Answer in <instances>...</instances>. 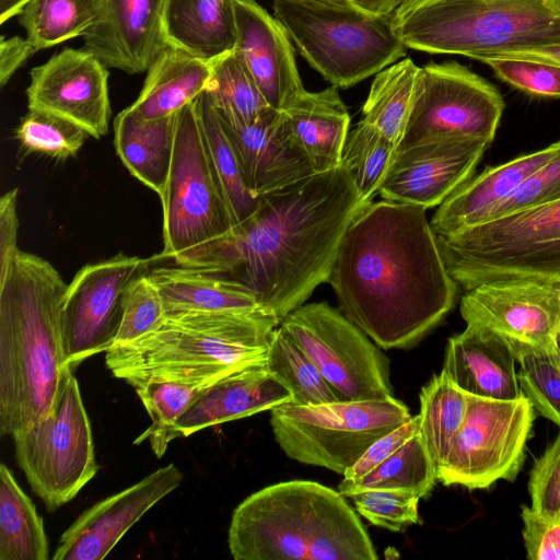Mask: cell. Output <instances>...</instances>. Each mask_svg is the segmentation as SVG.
<instances>
[{
	"label": "cell",
	"instance_id": "5b68a950",
	"mask_svg": "<svg viewBox=\"0 0 560 560\" xmlns=\"http://www.w3.org/2000/svg\"><path fill=\"white\" fill-rule=\"evenodd\" d=\"M280 320L266 311L168 313L151 334L106 352L113 375L218 381L266 363Z\"/></svg>",
	"mask_w": 560,
	"mask_h": 560
},
{
	"label": "cell",
	"instance_id": "d6986e66",
	"mask_svg": "<svg viewBox=\"0 0 560 560\" xmlns=\"http://www.w3.org/2000/svg\"><path fill=\"white\" fill-rule=\"evenodd\" d=\"M184 476L173 464L107 497L81 513L61 535L54 560H102L153 505L173 492Z\"/></svg>",
	"mask_w": 560,
	"mask_h": 560
},
{
	"label": "cell",
	"instance_id": "cb8c5ba5",
	"mask_svg": "<svg viewBox=\"0 0 560 560\" xmlns=\"http://www.w3.org/2000/svg\"><path fill=\"white\" fill-rule=\"evenodd\" d=\"M288 388L267 369L255 364L203 388L177 420L175 429L187 438L198 431L271 410L291 402Z\"/></svg>",
	"mask_w": 560,
	"mask_h": 560
},
{
	"label": "cell",
	"instance_id": "ac0fdd59",
	"mask_svg": "<svg viewBox=\"0 0 560 560\" xmlns=\"http://www.w3.org/2000/svg\"><path fill=\"white\" fill-rule=\"evenodd\" d=\"M107 67L86 48L67 47L31 70L28 109H42L82 127L90 137L108 133Z\"/></svg>",
	"mask_w": 560,
	"mask_h": 560
},
{
	"label": "cell",
	"instance_id": "c3c4849f",
	"mask_svg": "<svg viewBox=\"0 0 560 560\" xmlns=\"http://www.w3.org/2000/svg\"><path fill=\"white\" fill-rule=\"evenodd\" d=\"M523 539L529 560H560V512L544 514L522 505Z\"/></svg>",
	"mask_w": 560,
	"mask_h": 560
},
{
	"label": "cell",
	"instance_id": "d590c367",
	"mask_svg": "<svg viewBox=\"0 0 560 560\" xmlns=\"http://www.w3.org/2000/svg\"><path fill=\"white\" fill-rule=\"evenodd\" d=\"M438 480V467L428 452L420 431L398 451L355 482L338 486L343 497L366 489L402 490L427 497Z\"/></svg>",
	"mask_w": 560,
	"mask_h": 560
},
{
	"label": "cell",
	"instance_id": "9c48e42d",
	"mask_svg": "<svg viewBox=\"0 0 560 560\" xmlns=\"http://www.w3.org/2000/svg\"><path fill=\"white\" fill-rule=\"evenodd\" d=\"M195 101L178 112L172 165L160 197L164 241L161 255L182 266L234 228Z\"/></svg>",
	"mask_w": 560,
	"mask_h": 560
},
{
	"label": "cell",
	"instance_id": "4dcf8cb0",
	"mask_svg": "<svg viewBox=\"0 0 560 560\" xmlns=\"http://www.w3.org/2000/svg\"><path fill=\"white\" fill-rule=\"evenodd\" d=\"M133 387L149 413L152 423L135 444L148 440L156 457L161 458L168 444L179 438L175 425L198 394L217 381L186 377H137L126 381Z\"/></svg>",
	"mask_w": 560,
	"mask_h": 560
},
{
	"label": "cell",
	"instance_id": "8fae6325",
	"mask_svg": "<svg viewBox=\"0 0 560 560\" xmlns=\"http://www.w3.org/2000/svg\"><path fill=\"white\" fill-rule=\"evenodd\" d=\"M12 438L18 465L48 512L74 499L98 471L91 423L72 370L49 416Z\"/></svg>",
	"mask_w": 560,
	"mask_h": 560
},
{
	"label": "cell",
	"instance_id": "7bdbcfd3",
	"mask_svg": "<svg viewBox=\"0 0 560 560\" xmlns=\"http://www.w3.org/2000/svg\"><path fill=\"white\" fill-rule=\"evenodd\" d=\"M357 511L375 526L402 532L410 525L420 524L418 511L420 498L411 492L389 489H366L354 492Z\"/></svg>",
	"mask_w": 560,
	"mask_h": 560
},
{
	"label": "cell",
	"instance_id": "d4e9b609",
	"mask_svg": "<svg viewBox=\"0 0 560 560\" xmlns=\"http://www.w3.org/2000/svg\"><path fill=\"white\" fill-rule=\"evenodd\" d=\"M559 152L560 140L541 150L486 168L439 206L430 221L432 230L436 235H450L485 222L494 208Z\"/></svg>",
	"mask_w": 560,
	"mask_h": 560
},
{
	"label": "cell",
	"instance_id": "ba28073f",
	"mask_svg": "<svg viewBox=\"0 0 560 560\" xmlns=\"http://www.w3.org/2000/svg\"><path fill=\"white\" fill-rule=\"evenodd\" d=\"M272 8L300 54L332 86L350 88L406 55L395 12L373 15L307 0H273Z\"/></svg>",
	"mask_w": 560,
	"mask_h": 560
},
{
	"label": "cell",
	"instance_id": "b9f144b4",
	"mask_svg": "<svg viewBox=\"0 0 560 560\" xmlns=\"http://www.w3.org/2000/svg\"><path fill=\"white\" fill-rule=\"evenodd\" d=\"M89 136L79 125L42 109H28L15 131L25 151L56 160L74 156Z\"/></svg>",
	"mask_w": 560,
	"mask_h": 560
},
{
	"label": "cell",
	"instance_id": "74e56055",
	"mask_svg": "<svg viewBox=\"0 0 560 560\" xmlns=\"http://www.w3.org/2000/svg\"><path fill=\"white\" fill-rule=\"evenodd\" d=\"M266 366L291 393L293 404L340 401L314 362L280 325L273 331Z\"/></svg>",
	"mask_w": 560,
	"mask_h": 560
},
{
	"label": "cell",
	"instance_id": "9a60e30c",
	"mask_svg": "<svg viewBox=\"0 0 560 560\" xmlns=\"http://www.w3.org/2000/svg\"><path fill=\"white\" fill-rule=\"evenodd\" d=\"M151 259L119 253L83 266L68 284L62 310L66 363L72 370L112 349L130 285L148 272Z\"/></svg>",
	"mask_w": 560,
	"mask_h": 560
},
{
	"label": "cell",
	"instance_id": "bcb514c9",
	"mask_svg": "<svg viewBox=\"0 0 560 560\" xmlns=\"http://www.w3.org/2000/svg\"><path fill=\"white\" fill-rule=\"evenodd\" d=\"M560 199V152L532 174L508 199L494 208L488 219Z\"/></svg>",
	"mask_w": 560,
	"mask_h": 560
},
{
	"label": "cell",
	"instance_id": "ffe728a7",
	"mask_svg": "<svg viewBox=\"0 0 560 560\" xmlns=\"http://www.w3.org/2000/svg\"><path fill=\"white\" fill-rule=\"evenodd\" d=\"M218 117L255 198L314 175L289 136L282 110L268 107L249 121Z\"/></svg>",
	"mask_w": 560,
	"mask_h": 560
},
{
	"label": "cell",
	"instance_id": "9f6ffc18",
	"mask_svg": "<svg viewBox=\"0 0 560 560\" xmlns=\"http://www.w3.org/2000/svg\"><path fill=\"white\" fill-rule=\"evenodd\" d=\"M307 1H315L328 5H335V7H352L354 8L348 0H307Z\"/></svg>",
	"mask_w": 560,
	"mask_h": 560
},
{
	"label": "cell",
	"instance_id": "484cf974",
	"mask_svg": "<svg viewBox=\"0 0 560 560\" xmlns=\"http://www.w3.org/2000/svg\"><path fill=\"white\" fill-rule=\"evenodd\" d=\"M282 112L293 144L314 174L341 165L350 116L336 86L305 90Z\"/></svg>",
	"mask_w": 560,
	"mask_h": 560
},
{
	"label": "cell",
	"instance_id": "6da1fadb",
	"mask_svg": "<svg viewBox=\"0 0 560 560\" xmlns=\"http://www.w3.org/2000/svg\"><path fill=\"white\" fill-rule=\"evenodd\" d=\"M427 209L365 202L348 225L328 279L343 315L382 349H409L454 307L458 285Z\"/></svg>",
	"mask_w": 560,
	"mask_h": 560
},
{
	"label": "cell",
	"instance_id": "e575fe53",
	"mask_svg": "<svg viewBox=\"0 0 560 560\" xmlns=\"http://www.w3.org/2000/svg\"><path fill=\"white\" fill-rule=\"evenodd\" d=\"M419 400L420 434L439 468L464 422L468 395L441 371L421 388Z\"/></svg>",
	"mask_w": 560,
	"mask_h": 560
},
{
	"label": "cell",
	"instance_id": "7402d4cb",
	"mask_svg": "<svg viewBox=\"0 0 560 560\" xmlns=\"http://www.w3.org/2000/svg\"><path fill=\"white\" fill-rule=\"evenodd\" d=\"M164 0H107L96 23L83 35L84 48L107 68L147 72L166 48L162 30Z\"/></svg>",
	"mask_w": 560,
	"mask_h": 560
},
{
	"label": "cell",
	"instance_id": "681fc988",
	"mask_svg": "<svg viewBox=\"0 0 560 560\" xmlns=\"http://www.w3.org/2000/svg\"><path fill=\"white\" fill-rule=\"evenodd\" d=\"M419 431V415L411 416L404 424L376 440L357 463L343 474L341 482L351 483L358 481L398 451Z\"/></svg>",
	"mask_w": 560,
	"mask_h": 560
},
{
	"label": "cell",
	"instance_id": "e0dca14e",
	"mask_svg": "<svg viewBox=\"0 0 560 560\" xmlns=\"http://www.w3.org/2000/svg\"><path fill=\"white\" fill-rule=\"evenodd\" d=\"M460 314L467 325L489 328L509 341L556 350L560 284L526 280L485 283L465 291Z\"/></svg>",
	"mask_w": 560,
	"mask_h": 560
},
{
	"label": "cell",
	"instance_id": "d6a6232c",
	"mask_svg": "<svg viewBox=\"0 0 560 560\" xmlns=\"http://www.w3.org/2000/svg\"><path fill=\"white\" fill-rule=\"evenodd\" d=\"M420 67L410 58L376 73L362 107V121L400 144L416 97Z\"/></svg>",
	"mask_w": 560,
	"mask_h": 560
},
{
	"label": "cell",
	"instance_id": "83f0119b",
	"mask_svg": "<svg viewBox=\"0 0 560 560\" xmlns=\"http://www.w3.org/2000/svg\"><path fill=\"white\" fill-rule=\"evenodd\" d=\"M147 276L160 293L166 314L265 311L244 285L200 268L159 267Z\"/></svg>",
	"mask_w": 560,
	"mask_h": 560
},
{
	"label": "cell",
	"instance_id": "52a82bcc",
	"mask_svg": "<svg viewBox=\"0 0 560 560\" xmlns=\"http://www.w3.org/2000/svg\"><path fill=\"white\" fill-rule=\"evenodd\" d=\"M436 237L464 291L513 280L560 284V199Z\"/></svg>",
	"mask_w": 560,
	"mask_h": 560
},
{
	"label": "cell",
	"instance_id": "816d5d0a",
	"mask_svg": "<svg viewBox=\"0 0 560 560\" xmlns=\"http://www.w3.org/2000/svg\"><path fill=\"white\" fill-rule=\"evenodd\" d=\"M37 50L25 37H1L0 83L4 86L12 74Z\"/></svg>",
	"mask_w": 560,
	"mask_h": 560
},
{
	"label": "cell",
	"instance_id": "1f68e13d",
	"mask_svg": "<svg viewBox=\"0 0 560 560\" xmlns=\"http://www.w3.org/2000/svg\"><path fill=\"white\" fill-rule=\"evenodd\" d=\"M44 521L10 468L0 466V560H48Z\"/></svg>",
	"mask_w": 560,
	"mask_h": 560
},
{
	"label": "cell",
	"instance_id": "4fadbf2b",
	"mask_svg": "<svg viewBox=\"0 0 560 560\" xmlns=\"http://www.w3.org/2000/svg\"><path fill=\"white\" fill-rule=\"evenodd\" d=\"M280 326L340 401L393 397L388 358L342 312L325 302L302 304Z\"/></svg>",
	"mask_w": 560,
	"mask_h": 560
},
{
	"label": "cell",
	"instance_id": "3957f363",
	"mask_svg": "<svg viewBox=\"0 0 560 560\" xmlns=\"http://www.w3.org/2000/svg\"><path fill=\"white\" fill-rule=\"evenodd\" d=\"M68 284L46 259L19 250L0 282V432L51 412L69 370L62 341Z\"/></svg>",
	"mask_w": 560,
	"mask_h": 560
},
{
	"label": "cell",
	"instance_id": "680465c9",
	"mask_svg": "<svg viewBox=\"0 0 560 560\" xmlns=\"http://www.w3.org/2000/svg\"><path fill=\"white\" fill-rule=\"evenodd\" d=\"M556 351L560 357V328H559V330L557 332V337H556Z\"/></svg>",
	"mask_w": 560,
	"mask_h": 560
},
{
	"label": "cell",
	"instance_id": "8992f818",
	"mask_svg": "<svg viewBox=\"0 0 560 560\" xmlns=\"http://www.w3.org/2000/svg\"><path fill=\"white\" fill-rule=\"evenodd\" d=\"M394 23L407 48L474 59L560 44V0H425Z\"/></svg>",
	"mask_w": 560,
	"mask_h": 560
},
{
	"label": "cell",
	"instance_id": "603a6c76",
	"mask_svg": "<svg viewBox=\"0 0 560 560\" xmlns=\"http://www.w3.org/2000/svg\"><path fill=\"white\" fill-rule=\"evenodd\" d=\"M515 352L508 339L477 325H466L445 347L443 368L466 394L511 400L522 397Z\"/></svg>",
	"mask_w": 560,
	"mask_h": 560
},
{
	"label": "cell",
	"instance_id": "f5cc1de1",
	"mask_svg": "<svg viewBox=\"0 0 560 560\" xmlns=\"http://www.w3.org/2000/svg\"><path fill=\"white\" fill-rule=\"evenodd\" d=\"M486 56H489V55H486ZM490 57L530 59V60L546 61L549 63H555V65L560 66V44L505 51V52H500V54H495V55H490Z\"/></svg>",
	"mask_w": 560,
	"mask_h": 560
},
{
	"label": "cell",
	"instance_id": "ab89813d",
	"mask_svg": "<svg viewBox=\"0 0 560 560\" xmlns=\"http://www.w3.org/2000/svg\"><path fill=\"white\" fill-rule=\"evenodd\" d=\"M207 93L218 115L232 121H249L270 107L235 50L213 60Z\"/></svg>",
	"mask_w": 560,
	"mask_h": 560
},
{
	"label": "cell",
	"instance_id": "db71d44e",
	"mask_svg": "<svg viewBox=\"0 0 560 560\" xmlns=\"http://www.w3.org/2000/svg\"><path fill=\"white\" fill-rule=\"evenodd\" d=\"M354 8L373 15L395 12L399 0H348Z\"/></svg>",
	"mask_w": 560,
	"mask_h": 560
},
{
	"label": "cell",
	"instance_id": "7c38bea8",
	"mask_svg": "<svg viewBox=\"0 0 560 560\" xmlns=\"http://www.w3.org/2000/svg\"><path fill=\"white\" fill-rule=\"evenodd\" d=\"M467 395L464 422L438 468V480L468 489L513 481L525 459L535 409L525 395L511 400Z\"/></svg>",
	"mask_w": 560,
	"mask_h": 560
},
{
	"label": "cell",
	"instance_id": "60d3db41",
	"mask_svg": "<svg viewBox=\"0 0 560 560\" xmlns=\"http://www.w3.org/2000/svg\"><path fill=\"white\" fill-rule=\"evenodd\" d=\"M525 397L537 413L560 427V357L556 350L510 341Z\"/></svg>",
	"mask_w": 560,
	"mask_h": 560
},
{
	"label": "cell",
	"instance_id": "44dd1931",
	"mask_svg": "<svg viewBox=\"0 0 560 560\" xmlns=\"http://www.w3.org/2000/svg\"><path fill=\"white\" fill-rule=\"evenodd\" d=\"M235 52L242 59L267 104L283 110L305 91L291 38L281 22L255 0H234Z\"/></svg>",
	"mask_w": 560,
	"mask_h": 560
},
{
	"label": "cell",
	"instance_id": "7a4b0ae2",
	"mask_svg": "<svg viewBox=\"0 0 560 560\" xmlns=\"http://www.w3.org/2000/svg\"><path fill=\"white\" fill-rule=\"evenodd\" d=\"M364 203L341 165L314 174L260 196L248 218L186 266L244 285L281 323L328 282L341 238Z\"/></svg>",
	"mask_w": 560,
	"mask_h": 560
},
{
	"label": "cell",
	"instance_id": "5bb4252c",
	"mask_svg": "<svg viewBox=\"0 0 560 560\" xmlns=\"http://www.w3.org/2000/svg\"><path fill=\"white\" fill-rule=\"evenodd\" d=\"M504 109L494 85L467 67L448 61L420 67L416 97L400 145L430 137L493 141Z\"/></svg>",
	"mask_w": 560,
	"mask_h": 560
},
{
	"label": "cell",
	"instance_id": "836d02e7",
	"mask_svg": "<svg viewBox=\"0 0 560 560\" xmlns=\"http://www.w3.org/2000/svg\"><path fill=\"white\" fill-rule=\"evenodd\" d=\"M107 0H30L18 15L38 51L83 35L102 15Z\"/></svg>",
	"mask_w": 560,
	"mask_h": 560
},
{
	"label": "cell",
	"instance_id": "f1b7e54d",
	"mask_svg": "<svg viewBox=\"0 0 560 560\" xmlns=\"http://www.w3.org/2000/svg\"><path fill=\"white\" fill-rule=\"evenodd\" d=\"M178 113L145 119L130 106L114 120L115 148L127 170L160 197L170 175Z\"/></svg>",
	"mask_w": 560,
	"mask_h": 560
},
{
	"label": "cell",
	"instance_id": "30bf717a",
	"mask_svg": "<svg viewBox=\"0 0 560 560\" xmlns=\"http://www.w3.org/2000/svg\"><path fill=\"white\" fill-rule=\"evenodd\" d=\"M269 411L275 440L288 457L340 475L376 440L411 417L394 396L318 405L285 402Z\"/></svg>",
	"mask_w": 560,
	"mask_h": 560
},
{
	"label": "cell",
	"instance_id": "2e32d148",
	"mask_svg": "<svg viewBox=\"0 0 560 560\" xmlns=\"http://www.w3.org/2000/svg\"><path fill=\"white\" fill-rule=\"evenodd\" d=\"M491 143L481 138L436 136L400 145L378 194L424 209L440 206L471 178Z\"/></svg>",
	"mask_w": 560,
	"mask_h": 560
},
{
	"label": "cell",
	"instance_id": "8d00e7d4",
	"mask_svg": "<svg viewBox=\"0 0 560 560\" xmlns=\"http://www.w3.org/2000/svg\"><path fill=\"white\" fill-rule=\"evenodd\" d=\"M195 102L208 153L235 226L253 213L259 198L244 184L236 156L207 91Z\"/></svg>",
	"mask_w": 560,
	"mask_h": 560
},
{
	"label": "cell",
	"instance_id": "f6af8a7d",
	"mask_svg": "<svg viewBox=\"0 0 560 560\" xmlns=\"http://www.w3.org/2000/svg\"><path fill=\"white\" fill-rule=\"evenodd\" d=\"M499 79L525 93L544 97H560V66L546 61L477 56Z\"/></svg>",
	"mask_w": 560,
	"mask_h": 560
},
{
	"label": "cell",
	"instance_id": "f546056e",
	"mask_svg": "<svg viewBox=\"0 0 560 560\" xmlns=\"http://www.w3.org/2000/svg\"><path fill=\"white\" fill-rule=\"evenodd\" d=\"M212 68L213 60L166 46L148 69L142 90L130 107L145 119L174 115L207 91Z\"/></svg>",
	"mask_w": 560,
	"mask_h": 560
},
{
	"label": "cell",
	"instance_id": "7dc6e473",
	"mask_svg": "<svg viewBox=\"0 0 560 560\" xmlns=\"http://www.w3.org/2000/svg\"><path fill=\"white\" fill-rule=\"evenodd\" d=\"M530 506L544 514L560 512V433L535 459L528 480Z\"/></svg>",
	"mask_w": 560,
	"mask_h": 560
},
{
	"label": "cell",
	"instance_id": "4316f807",
	"mask_svg": "<svg viewBox=\"0 0 560 560\" xmlns=\"http://www.w3.org/2000/svg\"><path fill=\"white\" fill-rule=\"evenodd\" d=\"M162 30L167 46L215 60L236 46L234 0H164Z\"/></svg>",
	"mask_w": 560,
	"mask_h": 560
},
{
	"label": "cell",
	"instance_id": "11a10c76",
	"mask_svg": "<svg viewBox=\"0 0 560 560\" xmlns=\"http://www.w3.org/2000/svg\"><path fill=\"white\" fill-rule=\"evenodd\" d=\"M30 0H0V23L18 16Z\"/></svg>",
	"mask_w": 560,
	"mask_h": 560
},
{
	"label": "cell",
	"instance_id": "f907efd6",
	"mask_svg": "<svg viewBox=\"0 0 560 560\" xmlns=\"http://www.w3.org/2000/svg\"><path fill=\"white\" fill-rule=\"evenodd\" d=\"M18 188L2 195L0 199V282L8 276L18 247Z\"/></svg>",
	"mask_w": 560,
	"mask_h": 560
},
{
	"label": "cell",
	"instance_id": "6f0895ef",
	"mask_svg": "<svg viewBox=\"0 0 560 560\" xmlns=\"http://www.w3.org/2000/svg\"><path fill=\"white\" fill-rule=\"evenodd\" d=\"M422 1H425V0H399V5L397 9L407 8V7L413 5V4L422 2Z\"/></svg>",
	"mask_w": 560,
	"mask_h": 560
},
{
	"label": "cell",
	"instance_id": "ee69618b",
	"mask_svg": "<svg viewBox=\"0 0 560 560\" xmlns=\"http://www.w3.org/2000/svg\"><path fill=\"white\" fill-rule=\"evenodd\" d=\"M165 317L166 311L156 288L147 273L139 277L127 292L121 324L112 349L151 334Z\"/></svg>",
	"mask_w": 560,
	"mask_h": 560
},
{
	"label": "cell",
	"instance_id": "f35d334b",
	"mask_svg": "<svg viewBox=\"0 0 560 560\" xmlns=\"http://www.w3.org/2000/svg\"><path fill=\"white\" fill-rule=\"evenodd\" d=\"M398 145L375 127L360 120L348 132L341 166L348 172L360 197L372 201L389 171Z\"/></svg>",
	"mask_w": 560,
	"mask_h": 560
},
{
	"label": "cell",
	"instance_id": "277c9868",
	"mask_svg": "<svg viewBox=\"0 0 560 560\" xmlns=\"http://www.w3.org/2000/svg\"><path fill=\"white\" fill-rule=\"evenodd\" d=\"M235 560H375L365 527L345 497L311 480L265 487L233 511Z\"/></svg>",
	"mask_w": 560,
	"mask_h": 560
}]
</instances>
